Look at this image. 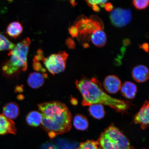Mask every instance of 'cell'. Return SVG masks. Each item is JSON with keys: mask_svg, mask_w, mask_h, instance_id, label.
<instances>
[{"mask_svg": "<svg viewBox=\"0 0 149 149\" xmlns=\"http://www.w3.org/2000/svg\"><path fill=\"white\" fill-rule=\"evenodd\" d=\"M88 111L91 116L98 120L103 118L105 116V111L103 105L101 104H93L89 106Z\"/></svg>", "mask_w": 149, "mask_h": 149, "instance_id": "cell-18", "label": "cell"}, {"mask_svg": "<svg viewBox=\"0 0 149 149\" xmlns=\"http://www.w3.org/2000/svg\"><path fill=\"white\" fill-rule=\"evenodd\" d=\"M135 124L141 125L143 130L149 126V102L146 101L133 118Z\"/></svg>", "mask_w": 149, "mask_h": 149, "instance_id": "cell-8", "label": "cell"}, {"mask_svg": "<svg viewBox=\"0 0 149 149\" xmlns=\"http://www.w3.org/2000/svg\"><path fill=\"white\" fill-rule=\"evenodd\" d=\"M79 33L84 36H87L99 30L104 29L102 20L97 16H92L89 18L84 17L81 19L76 23Z\"/></svg>", "mask_w": 149, "mask_h": 149, "instance_id": "cell-5", "label": "cell"}, {"mask_svg": "<svg viewBox=\"0 0 149 149\" xmlns=\"http://www.w3.org/2000/svg\"><path fill=\"white\" fill-rule=\"evenodd\" d=\"M3 114L9 120L16 119L20 113V109L16 102H11L7 103L3 107Z\"/></svg>", "mask_w": 149, "mask_h": 149, "instance_id": "cell-13", "label": "cell"}, {"mask_svg": "<svg viewBox=\"0 0 149 149\" xmlns=\"http://www.w3.org/2000/svg\"><path fill=\"white\" fill-rule=\"evenodd\" d=\"M76 85L82 97L81 104L84 107L101 104L122 113L129 109L130 104L127 102L111 97L104 92L101 83L95 78L82 77L76 81Z\"/></svg>", "mask_w": 149, "mask_h": 149, "instance_id": "cell-2", "label": "cell"}, {"mask_svg": "<svg viewBox=\"0 0 149 149\" xmlns=\"http://www.w3.org/2000/svg\"><path fill=\"white\" fill-rule=\"evenodd\" d=\"M121 86L120 80L114 75L108 76L103 82L104 88L110 94H115L118 92Z\"/></svg>", "mask_w": 149, "mask_h": 149, "instance_id": "cell-9", "label": "cell"}, {"mask_svg": "<svg viewBox=\"0 0 149 149\" xmlns=\"http://www.w3.org/2000/svg\"><path fill=\"white\" fill-rule=\"evenodd\" d=\"M42 115L40 111H33L30 112L26 117V121L29 125L36 127L41 124Z\"/></svg>", "mask_w": 149, "mask_h": 149, "instance_id": "cell-17", "label": "cell"}, {"mask_svg": "<svg viewBox=\"0 0 149 149\" xmlns=\"http://www.w3.org/2000/svg\"><path fill=\"white\" fill-rule=\"evenodd\" d=\"M23 31V26L19 22L17 21L11 22L7 26L6 29L7 34L14 38L19 36Z\"/></svg>", "mask_w": 149, "mask_h": 149, "instance_id": "cell-16", "label": "cell"}, {"mask_svg": "<svg viewBox=\"0 0 149 149\" xmlns=\"http://www.w3.org/2000/svg\"><path fill=\"white\" fill-rule=\"evenodd\" d=\"M69 33L73 37H77L79 31L75 26H72L69 29Z\"/></svg>", "mask_w": 149, "mask_h": 149, "instance_id": "cell-25", "label": "cell"}, {"mask_svg": "<svg viewBox=\"0 0 149 149\" xmlns=\"http://www.w3.org/2000/svg\"><path fill=\"white\" fill-rule=\"evenodd\" d=\"M15 45L11 42L4 35L0 33V51L12 50Z\"/></svg>", "mask_w": 149, "mask_h": 149, "instance_id": "cell-20", "label": "cell"}, {"mask_svg": "<svg viewBox=\"0 0 149 149\" xmlns=\"http://www.w3.org/2000/svg\"><path fill=\"white\" fill-rule=\"evenodd\" d=\"M68 56L66 52L61 51L47 57L43 56L42 61L48 71L54 75L64 71Z\"/></svg>", "mask_w": 149, "mask_h": 149, "instance_id": "cell-4", "label": "cell"}, {"mask_svg": "<svg viewBox=\"0 0 149 149\" xmlns=\"http://www.w3.org/2000/svg\"><path fill=\"white\" fill-rule=\"evenodd\" d=\"M38 108L42 115L41 125L50 138L70 130L72 115L65 104L56 101L45 102L39 104Z\"/></svg>", "mask_w": 149, "mask_h": 149, "instance_id": "cell-1", "label": "cell"}, {"mask_svg": "<svg viewBox=\"0 0 149 149\" xmlns=\"http://www.w3.org/2000/svg\"><path fill=\"white\" fill-rule=\"evenodd\" d=\"M133 79L137 82L143 83L148 81L149 78V70L147 67L139 65L134 67L132 71Z\"/></svg>", "mask_w": 149, "mask_h": 149, "instance_id": "cell-11", "label": "cell"}, {"mask_svg": "<svg viewBox=\"0 0 149 149\" xmlns=\"http://www.w3.org/2000/svg\"><path fill=\"white\" fill-rule=\"evenodd\" d=\"M73 125L76 129L83 131L88 128L89 123L84 116L81 114H77L74 118Z\"/></svg>", "mask_w": 149, "mask_h": 149, "instance_id": "cell-19", "label": "cell"}, {"mask_svg": "<svg viewBox=\"0 0 149 149\" xmlns=\"http://www.w3.org/2000/svg\"><path fill=\"white\" fill-rule=\"evenodd\" d=\"M91 7H92L93 10L95 12H99L100 10L99 7L96 5H93L91 6Z\"/></svg>", "mask_w": 149, "mask_h": 149, "instance_id": "cell-30", "label": "cell"}, {"mask_svg": "<svg viewBox=\"0 0 149 149\" xmlns=\"http://www.w3.org/2000/svg\"><path fill=\"white\" fill-rule=\"evenodd\" d=\"M47 76L45 73L42 74L37 72H31L28 78V84L33 89L40 88L43 85L45 79L47 77Z\"/></svg>", "mask_w": 149, "mask_h": 149, "instance_id": "cell-12", "label": "cell"}, {"mask_svg": "<svg viewBox=\"0 0 149 149\" xmlns=\"http://www.w3.org/2000/svg\"><path fill=\"white\" fill-rule=\"evenodd\" d=\"M67 44L69 47L72 48L74 47V41L72 40L70 38L67 40Z\"/></svg>", "mask_w": 149, "mask_h": 149, "instance_id": "cell-28", "label": "cell"}, {"mask_svg": "<svg viewBox=\"0 0 149 149\" xmlns=\"http://www.w3.org/2000/svg\"><path fill=\"white\" fill-rule=\"evenodd\" d=\"M23 98L24 96L21 95H18L17 96V98L19 100H23Z\"/></svg>", "mask_w": 149, "mask_h": 149, "instance_id": "cell-31", "label": "cell"}, {"mask_svg": "<svg viewBox=\"0 0 149 149\" xmlns=\"http://www.w3.org/2000/svg\"><path fill=\"white\" fill-rule=\"evenodd\" d=\"M133 3L137 9H143L147 8L149 5L148 0H134Z\"/></svg>", "mask_w": 149, "mask_h": 149, "instance_id": "cell-22", "label": "cell"}, {"mask_svg": "<svg viewBox=\"0 0 149 149\" xmlns=\"http://www.w3.org/2000/svg\"><path fill=\"white\" fill-rule=\"evenodd\" d=\"M87 4L89 6L91 7L93 5H100L102 7L105 6L107 1H86Z\"/></svg>", "mask_w": 149, "mask_h": 149, "instance_id": "cell-24", "label": "cell"}, {"mask_svg": "<svg viewBox=\"0 0 149 149\" xmlns=\"http://www.w3.org/2000/svg\"><path fill=\"white\" fill-rule=\"evenodd\" d=\"M120 92L125 98L133 99L137 92V88L134 83L130 81H126L121 86Z\"/></svg>", "mask_w": 149, "mask_h": 149, "instance_id": "cell-14", "label": "cell"}, {"mask_svg": "<svg viewBox=\"0 0 149 149\" xmlns=\"http://www.w3.org/2000/svg\"><path fill=\"white\" fill-rule=\"evenodd\" d=\"M97 141L102 149H134L127 138L113 125L102 132Z\"/></svg>", "mask_w": 149, "mask_h": 149, "instance_id": "cell-3", "label": "cell"}, {"mask_svg": "<svg viewBox=\"0 0 149 149\" xmlns=\"http://www.w3.org/2000/svg\"><path fill=\"white\" fill-rule=\"evenodd\" d=\"M111 23L117 27H122L129 24L132 18L130 9L116 8L112 11L110 15Z\"/></svg>", "mask_w": 149, "mask_h": 149, "instance_id": "cell-6", "label": "cell"}, {"mask_svg": "<svg viewBox=\"0 0 149 149\" xmlns=\"http://www.w3.org/2000/svg\"><path fill=\"white\" fill-rule=\"evenodd\" d=\"M104 7H105V10L108 12H111L113 10V6L111 3H106Z\"/></svg>", "mask_w": 149, "mask_h": 149, "instance_id": "cell-26", "label": "cell"}, {"mask_svg": "<svg viewBox=\"0 0 149 149\" xmlns=\"http://www.w3.org/2000/svg\"><path fill=\"white\" fill-rule=\"evenodd\" d=\"M38 61L34 59L33 61V67L34 70L37 71L42 72H45L46 70L42 66L41 63Z\"/></svg>", "mask_w": 149, "mask_h": 149, "instance_id": "cell-23", "label": "cell"}, {"mask_svg": "<svg viewBox=\"0 0 149 149\" xmlns=\"http://www.w3.org/2000/svg\"><path fill=\"white\" fill-rule=\"evenodd\" d=\"M140 47L142 48L145 52H148V53L149 52V45L147 43H145L141 45L140 46Z\"/></svg>", "mask_w": 149, "mask_h": 149, "instance_id": "cell-27", "label": "cell"}, {"mask_svg": "<svg viewBox=\"0 0 149 149\" xmlns=\"http://www.w3.org/2000/svg\"><path fill=\"white\" fill-rule=\"evenodd\" d=\"M16 132L15 125L13 121L7 118L3 114H0V135L15 134Z\"/></svg>", "mask_w": 149, "mask_h": 149, "instance_id": "cell-10", "label": "cell"}, {"mask_svg": "<svg viewBox=\"0 0 149 149\" xmlns=\"http://www.w3.org/2000/svg\"><path fill=\"white\" fill-rule=\"evenodd\" d=\"M91 39L93 44L99 47L105 46L107 42V36L102 30L94 31L91 35Z\"/></svg>", "mask_w": 149, "mask_h": 149, "instance_id": "cell-15", "label": "cell"}, {"mask_svg": "<svg viewBox=\"0 0 149 149\" xmlns=\"http://www.w3.org/2000/svg\"><path fill=\"white\" fill-rule=\"evenodd\" d=\"M15 91L16 92L20 93L23 92V88L22 86H17L15 88Z\"/></svg>", "mask_w": 149, "mask_h": 149, "instance_id": "cell-29", "label": "cell"}, {"mask_svg": "<svg viewBox=\"0 0 149 149\" xmlns=\"http://www.w3.org/2000/svg\"><path fill=\"white\" fill-rule=\"evenodd\" d=\"M31 40L29 37L18 43L9 52L8 55L13 56L19 61L27 65V55Z\"/></svg>", "mask_w": 149, "mask_h": 149, "instance_id": "cell-7", "label": "cell"}, {"mask_svg": "<svg viewBox=\"0 0 149 149\" xmlns=\"http://www.w3.org/2000/svg\"><path fill=\"white\" fill-rule=\"evenodd\" d=\"M77 149H102L97 141L87 140L80 144Z\"/></svg>", "mask_w": 149, "mask_h": 149, "instance_id": "cell-21", "label": "cell"}]
</instances>
